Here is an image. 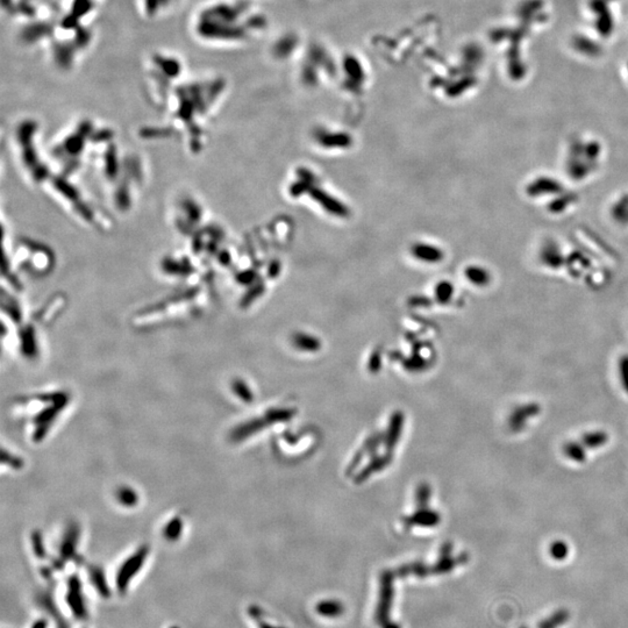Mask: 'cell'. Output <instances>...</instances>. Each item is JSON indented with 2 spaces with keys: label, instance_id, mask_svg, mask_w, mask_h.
I'll return each mask as SVG.
<instances>
[{
  "label": "cell",
  "instance_id": "6da1fadb",
  "mask_svg": "<svg viewBox=\"0 0 628 628\" xmlns=\"http://www.w3.org/2000/svg\"><path fill=\"white\" fill-rule=\"evenodd\" d=\"M143 560H145V553L141 551L138 553L136 555L129 557V560H127L124 565L120 566V570H119L117 576V588L119 589V591L124 592V591L128 588L129 581L133 580L134 575L136 574L139 569L142 566Z\"/></svg>",
  "mask_w": 628,
  "mask_h": 628
},
{
  "label": "cell",
  "instance_id": "7a4b0ae2",
  "mask_svg": "<svg viewBox=\"0 0 628 628\" xmlns=\"http://www.w3.org/2000/svg\"><path fill=\"white\" fill-rule=\"evenodd\" d=\"M569 619V613L566 611H558L554 613L552 617L545 619L539 625V628H557L562 623L565 622Z\"/></svg>",
  "mask_w": 628,
  "mask_h": 628
},
{
  "label": "cell",
  "instance_id": "3957f363",
  "mask_svg": "<svg viewBox=\"0 0 628 628\" xmlns=\"http://www.w3.org/2000/svg\"><path fill=\"white\" fill-rule=\"evenodd\" d=\"M523 628H525V627H523Z\"/></svg>",
  "mask_w": 628,
  "mask_h": 628
}]
</instances>
